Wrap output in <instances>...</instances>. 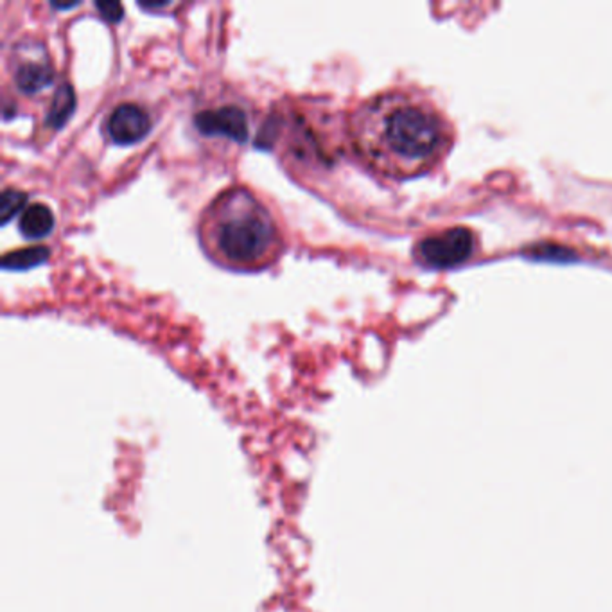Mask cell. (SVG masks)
Segmentation results:
<instances>
[{
	"instance_id": "6da1fadb",
	"label": "cell",
	"mask_w": 612,
	"mask_h": 612,
	"mask_svg": "<svg viewBox=\"0 0 612 612\" xmlns=\"http://www.w3.org/2000/svg\"><path fill=\"white\" fill-rule=\"evenodd\" d=\"M348 137L358 157L372 171L406 180L437 166L449 153L454 131L428 98L391 88L354 109Z\"/></svg>"
},
{
	"instance_id": "7a4b0ae2",
	"label": "cell",
	"mask_w": 612,
	"mask_h": 612,
	"mask_svg": "<svg viewBox=\"0 0 612 612\" xmlns=\"http://www.w3.org/2000/svg\"><path fill=\"white\" fill-rule=\"evenodd\" d=\"M198 237L207 257L230 272H263L285 248L274 211L246 185L223 189L205 207Z\"/></svg>"
},
{
	"instance_id": "9c48e42d",
	"label": "cell",
	"mask_w": 612,
	"mask_h": 612,
	"mask_svg": "<svg viewBox=\"0 0 612 612\" xmlns=\"http://www.w3.org/2000/svg\"><path fill=\"white\" fill-rule=\"evenodd\" d=\"M72 110H74V92L68 85H65L56 96L55 105L49 111V122L55 128H59L68 119Z\"/></svg>"
},
{
	"instance_id": "30bf717a",
	"label": "cell",
	"mask_w": 612,
	"mask_h": 612,
	"mask_svg": "<svg viewBox=\"0 0 612 612\" xmlns=\"http://www.w3.org/2000/svg\"><path fill=\"white\" fill-rule=\"evenodd\" d=\"M26 194L16 191V189H4L2 198H0V216H2V224L9 222L22 207L26 202Z\"/></svg>"
},
{
	"instance_id": "8992f818",
	"label": "cell",
	"mask_w": 612,
	"mask_h": 612,
	"mask_svg": "<svg viewBox=\"0 0 612 612\" xmlns=\"http://www.w3.org/2000/svg\"><path fill=\"white\" fill-rule=\"evenodd\" d=\"M153 126L151 113L139 103L124 101L110 111L105 122V133L113 144L130 146L140 142Z\"/></svg>"
},
{
	"instance_id": "52a82bcc",
	"label": "cell",
	"mask_w": 612,
	"mask_h": 612,
	"mask_svg": "<svg viewBox=\"0 0 612 612\" xmlns=\"http://www.w3.org/2000/svg\"><path fill=\"white\" fill-rule=\"evenodd\" d=\"M55 214L46 203H31L24 209L18 230L26 239H44L55 228Z\"/></svg>"
},
{
	"instance_id": "3957f363",
	"label": "cell",
	"mask_w": 612,
	"mask_h": 612,
	"mask_svg": "<svg viewBox=\"0 0 612 612\" xmlns=\"http://www.w3.org/2000/svg\"><path fill=\"white\" fill-rule=\"evenodd\" d=\"M9 67L15 88L27 98L40 96L55 85L51 56L47 47L38 40L24 38L16 42L9 57Z\"/></svg>"
},
{
	"instance_id": "277c9868",
	"label": "cell",
	"mask_w": 612,
	"mask_h": 612,
	"mask_svg": "<svg viewBox=\"0 0 612 612\" xmlns=\"http://www.w3.org/2000/svg\"><path fill=\"white\" fill-rule=\"evenodd\" d=\"M478 248V239L469 228H447L415 244V259L430 268H452L469 261Z\"/></svg>"
},
{
	"instance_id": "8fae6325",
	"label": "cell",
	"mask_w": 612,
	"mask_h": 612,
	"mask_svg": "<svg viewBox=\"0 0 612 612\" xmlns=\"http://www.w3.org/2000/svg\"><path fill=\"white\" fill-rule=\"evenodd\" d=\"M96 7L103 15V18L110 22H119L122 18V5L119 2H98Z\"/></svg>"
},
{
	"instance_id": "ba28073f",
	"label": "cell",
	"mask_w": 612,
	"mask_h": 612,
	"mask_svg": "<svg viewBox=\"0 0 612 612\" xmlns=\"http://www.w3.org/2000/svg\"><path fill=\"white\" fill-rule=\"evenodd\" d=\"M49 248L47 246H27L11 254H5L2 257V268L4 270H16L24 272L29 268H35L49 259Z\"/></svg>"
},
{
	"instance_id": "5b68a950",
	"label": "cell",
	"mask_w": 612,
	"mask_h": 612,
	"mask_svg": "<svg viewBox=\"0 0 612 612\" xmlns=\"http://www.w3.org/2000/svg\"><path fill=\"white\" fill-rule=\"evenodd\" d=\"M194 124L207 137H224L244 144L250 131V117L239 105H222L194 115Z\"/></svg>"
}]
</instances>
